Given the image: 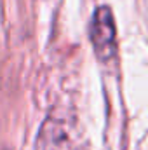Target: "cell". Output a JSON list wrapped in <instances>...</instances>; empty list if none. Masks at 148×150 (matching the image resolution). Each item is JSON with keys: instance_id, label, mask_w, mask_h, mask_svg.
<instances>
[{"instance_id": "6da1fadb", "label": "cell", "mask_w": 148, "mask_h": 150, "mask_svg": "<svg viewBox=\"0 0 148 150\" xmlns=\"http://www.w3.org/2000/svg\"><path fill=\"white\" fill-rule=\"evenodd\" d=\"M91 40L96 56L101 61H111L117 56V33L113 14L108 7H99L91 23Z\"/></svg>"}]
</instances>
